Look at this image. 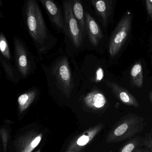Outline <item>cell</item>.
Listing matches in <instances>:
<instances>
[{"mask_svg":"<svg viewBox=\"0 0 152 152\" xmlns=\"http://www.w3.org/2000/svg\"><path fill=\"white\" fill-rule=\"evenodd\" d=\"M22 16L28 32L39 55L52 49L58 41L48 29L40 6L35 0L24 2Z\"/></svg>","mask_w":152,"mask_h":152,"instance_id":"cell-1","label":"cell"},{"mask_svg":"<svg viewBox=\"0 0 152 152\" xmlns=\"http://www.w3.org/2000/svg\"><path fill=\"white\" fill-rule=\"evenodd\" d=\"M145 125L142 117L129 113L121 118L108 133L106 142H119L135 137L143 131Z\"/></svg>","mask_w":152,"mask_h":152,"instance_id":"cell-2","label":"cell"},{"mask_svg":"<svg viewBox=\"0 0 152 152\" xmlns=\"http://www.w3.org/2000/svg\"><path fill=\"white\" fill-rule=\"evenodd\" d=\"M15 66L20 79L27 78L36 69L34 58L26 43L18 37L13 38Z\"/></svg>","mask_w":152,"mask_h":152,"instance_id":"cell-3","label":"cell"},{"mask_svg":"<svg viewBox=\"0 0 152 152\" xmlns=\"http://www.w3.org/2000/svg\"><path fill=\"white\" fill-rule=\"evenodd\" d=\"M133 18L132 12L127 11L113 29L108 46V54L111 58L116 57L127 40L132 28Z\"/></svg>","mask_w":152,"mask_h":152,"instance_id":"cell-4","label":"cell"},{"mask_svg":"<svg viewBox=\"0 0 152 152\" xmlns=\"http://www.w3.org/2000/svg\"><path fill=\"white\" fill-rule=\"evenodd\" d=\"M51 71L58 89L64 95L69 98L75 85L67 58L62 56L59 58L55 62Z\"/></svg>","mask_w":152,"mask_h":152,"instance_id":"cell-5","label":"cell"},{"mask_svg":"<svg viewBox=\"0 0 152 152\" xmlns=\"http://www.w3.org/2000/svg\"><path fill=\"white\" fill-rule=\"evenodd\" d=\"M63 9L65 21L64 32L69 37L73 45L79 48L82 45L84 37L73 14L71 1H63Z\"/></svg>","mask_w":152,"mask_h":152,"instance_id":"cell-6","label":"cell"},{"mask_svg":"<svg viewBox=\"0 0 152 152\" xmlns=\"http://www.w3.org/2000/svg\"><path fill=\"white\" fill-rule=\"evenodd\" d=\"M103 124H99L89 128L74 138L64 152H81L89 144L104 128Z\"/></svg>","mask_w":152,"mask_h":152,"instance_id":"cell-7","label":"cell"},{"mask_svg":"<svg viewBox=\"0 0 152 152\" xmlns=\"http://www.w3.org/2000/svg\"><path fill=\"white\" fill-rule=\"evenodd\" d=\"M42 5L46 11L50 21L55 29L60 32L65 31V21L58 4L52 0H41Z\"/></svg>","mask_w":152,"mask_h":152,"instance_id":"cell-8","label":"cell"},{"mask_svg":"<svg viewBox=\"0 0 152 152\" xmlns=\"http://www.w3.org/2000/svg\"><path fill=\"white\" fill-rule=\"evenodd\" d=\"M92 4L104 28L111 22L114 15L115 4L113 0H93Z\"/></svg>","mask_w":152,"mask_h":152,"instance_id":"cell-9","label":"cell"},{"mask_svg":"<svg viewBox=\"0 0 152 152\" xmlns=\"http://www.w3.org/2000/svg\"><path fill=\"white\" fill-rule=\"evenodd\" d=\"M42 133L30 131L19 137L15 142L17 152H32L39 145L42 138Z\"/></svg>","mask_w":152,"mask_h":152,"instance_id":"cell-10","label":"cell"},{"mask_svg":"<svg viewBox=\"0 0 152 152\" xmlns=\"http://www.w3.org/2000/svg\"><path fill=\"white\" fill-rule=\"evenodd\" d=\"M107 85L111 89L112 92L115 97L122 103L126 106L139 108V101L134 96L130 93L126 88L116 83L106 80Z\"/></svg>","mask_w":152,"mask_h":152,"instance_id":"cell-11","label":"cell"},{"mask_svg":"<svg viewBox=\"0 0 152 152\" xmlns=\"http://www.w3.org/2000/svg\"><path fill=\"white\" fill-rule=\"evenodd\" d=\"M87 35L92 45L97 46L103 38L102 29L94 18L87 12H85Z\"/></svg>","mask_w":152,"mask_h":152,"instance_id":"cell-12","label":"cell"},{"mask_svg":"<svg viewBox=\"0 0 152 152\" xmlns=\"http://www.w3.org/2000/svg\"><path fill=\"white\" fill-rule=\"evenodd\" d=\"M84 103L89 109L97 110L103 109L107 104V101L101 92L93 90L84 97Z\"/></svg>","mask_w":152,"mask_h":152,"instance_id":"cell-13","label":"cell"},{"mask_svg":"<svg viewBox=\"0 0 152 152\" xmlns=\"http://www.w3.org/2000/svg\"><path fill=\"white\" fill-rule=\"evenodd\" d=\"M73 14L80 28L83 37L87 35L86 27L85 18V11L81 1L79 0L71 1Z\"/></svg>","mask_w":152,"mask_h":152,"instance_id":"cell-14","label":"cell"},{"mask_svg":"<svg viewBox=\"0 0 152 152\" xmlns=\"http://www.w3.org/2000/svg\"><path fill=\"white\" fill-rule=\"evenodd\" d=\"M38 94V91L36 88H32L21 94L18 97V103L19 111L20 113H23L34 102Z\"/></svg>","mask_w":152,"mask_h":152,"instance_id":"cell-15","label":"cell"},{"mask_svg":"<svg viewBox=\"0 0 152 152\" xmlns=\"http://www.w3.org/2000/svg\"><path fill=\"white\" fill-rule=\"evenodd\" d=\"M130 78L132 85L135 87L141 88L144 83L143 72L142 63L140 62L135 63L130 70Z\"/></svg>","mask_w":152,"mask_h":152,"instance_id":"cell-16","label":"cell"},{"mask_svg":"<svg viewBox=\"0 0 152 152\" xmlns=\"http://www.w3.org/2000/svg\"><path fill=\"white\" fill-rule=\"evenodd\" d=\"M143 146H144V137L136 136L126 142L118 152H134Z\"/></svg>","mask_w":152,"mask_h":152,"instance_id":"cell-17","label":"cell"},{"mask_svg":"<svg viewBox=\"0 0 152 152\" xmlns=\"http://www.w3.org/2000/svg\"><path fill=\"white\" fill-rule=\"evenodd\" d=\"M0 56L3 59L12 62L10 50L4 34L0 31Z\"/></svg>","mask_w":152,"mask_h":152,"instance_id":"cell-18","label":"cell"},{"mask_svg":"<svg viewBox=\"0 0 152 152\" xmlns=\"http://www.w3.org/2000/svg\"><path fill=\"white\" fill-rule=\"evenodd\" d=\"M0 134L3 144L4 152H6L9 140V134L5 129L3 128L0 130Z\"/></svg>","mask_w":152,"mask_h":152,"instance_id":"cell-19","label":"cell"},{"mask_svg":"<svg viewBox=\"0 0 152 152\" xmlns=\"http://www.w3.org/2000/svg\"><path fill=\"white\" fill-rule=\"evenodd\" d=\"M145 5L148 15L152 19V0H146Z\"/></svg>","mask_w":152,"mask_h":152,"instance_id":"cell-20","label":"cell"},{"mask_svg":"<svg viewBox=\"0 0 152 152\" xmlns=\"http://www.w3.org/2000/svg\"><path fill=\"white\" fill-rule=\"evenodd\" d=\"M147 144L152 145V130L146 137H144V145Z\"/></svg>","mask_w":152,"mask_h":152,"instance_id":"cell-21","label":"cell"},{"mask_svg":"<svg viewBox=\"0 0 152 152\" xmlns=\"http://www.w3.org/2000/svg\"><path fill=\"white\" fill-rule=\"evenodd\" d=\"M134 152H150L149 149L144 146L138 148Z\"/></svg>","mask_w":152,"mask_h":152,"instance_id":"cell-22","label":"cell"},{"mask_svg":"<svg viewBox=\"0 0 152 152\" xmlns=\"http://www.w3.org/2000/svg\"><path fill=\"white\" fill-rule=\"evenodd\" d=\"M3 6V4L2 1L0 0V8L2 7ZM4 18V15L3 13L1 12V10H0V18Z\"/></svg>","mask_w":152,"mask_h":152,"instance_id":"cell-23","label":"cell"},{"mask_svg":"<svg viewBox=\"0 0 152 152\" xmlns=\"http://www.w3.org/2000/svg\"><path fill=\"white\" fill-rule=\"evenodd\" d=\"M149 98H150V101H151V103L152 104V91H151L149 93Z\"/></svg>","mask_w":152,"mask_h":152,"instance_id":"cell-24","label":"cell"},{"mask_svg":"<svg viewBox=\"0 0 152 152\" xmlns=\"http://www.w3.org/2000/svg\"><path fill=\"white\" fill-rule=\"evenodd\" d=\"M35 152H41V151L40 150H38V151H37Z\"/></svg>","mask_w":152,"mask_h":152,"instance_id":"cell-25","label":"cell"},{"mask_svg":"<svg viewBox=\"0 0 152 152\" xmlns=\"http://www.w3.org/2000/svg\"><path fill=\"white\" fill-rule=\"evenodd\" d=\"M109 152H113L112 151H110Z\"/></svg>","mask_w":152,"mask_h":152,"instance_id":"cell-26","label":"cell"}]
</instances>
